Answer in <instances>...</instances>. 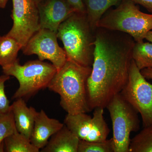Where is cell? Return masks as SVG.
I'll return each instance as SVG.
<instances>
[{
	"instance_id": "cell-25",
	"label": "cell",
	"mask_w": 152,
	"mask_h": 152,
	"mask_svg": "<svg viewBox=\"0 0 152 152\" xmlns=\"http://www.w3.org/2000/svg\"><path fill=\"white\" fill-rule=\"evenodd\" d=\"M142 75L146 79L152 80V68H146L141 70Z\"/></svg>"
},
{
	"instance_id": "cell-10",
	"label": "cell",
	"mask_w": 152,
	"mask_h": 152,
	"mask_svg": "<svg viewBox=\"0 0 152 152\" xmlns=\"http://www.w3.org/2000/svg\"><path fill=\"white\" fill-rule=\"evenodd\" d=\"M57 39V33L47 29H40L22 48L23 54L26 56L37 55L42 61L48 60L57 71L60 70L67 58L64 49L59 45Z\"/></svg>"
},
{
	"instance_id": "cell-4",
	"label": "cell",
	"mask_w": 152,
	"mask_h": 152,
	"mask_svg": "<svg viewBox=\"0 0 152 152\" xmlns=\"http://www.w3.org/2000/svg\"><path fill=\"white\" fill-rule=\"evenodd\" d=\"M96 27L125 33L135 42H141L152 30V14L142 12L132 0H122L115 8L104 14Z\"/></svg>"
},
{
	"instance_id": "cell-16",
	"label": "cell",
	"mask_w": 152,
	"mask_h": 152,
	"mask_svg": "<svg viewBox=\"0 0 152 152\" xmlns=\"http://www.w3.org/2000/svg\"><path fill=\"white\" fill-rule=\"evenodd\" d=\"M0 152H39L40 150L31 143L29 139L17 132L4 140Z\"/></svg>"
},
{
	"instance_id": "cell-17",
	"label": "cell",
	"mask_w": 152,
	"mask_h": 152,
	"mask_svg": "<svg viewBox=\"0 0 152 152\" xmlns=\"http://www.w3.org/2000/svg\"><path fill=\"white\" fill-rule=\"evenodd\" d=\"M22 48L21 45L13 38L7 35L0 36V66L3 67L15 62Z\"/></svg>"
},
{
	"instance_id": "cell-27",
	"label": "cell",
	"mask_w": 152,
	"mask_h": 152,
	"mask_svg": "<svg viewBox=\"0 0 152 152\" xmlns=\"http://www.w3.org/2000/svg\"><path fill=\"white\" fill-rule=\"evenodd\" d=\"M8 0H0V8L4 9L6 7Z\"/></svg>"
},
{
	"instance_id": "cell-19",
	"label": "cell",
	"mask_w": 152,
	"mask_h": 152,
	"mask_svg": "<svg viewBox=\"0 0 152 152\" xmlns=\"http://www.w3.org/2000/svg\"><path fill=\"white\" fill-rule=\"evenodd\" d=\"M129 152H152V126L143 127L131 139Z\"/></svg>"
},
{
	"instance_id": "cell-21",
	"label": "cell",
	"mask_w": 152,
	"mask_h": 152,
	"mask_svg": "<svg viewBox=\"0 0 152 152\" xmlns=\"http://www.w3.org/2000/svg\"><path fill=\"white\" fill-rule=\"evenodd\" d=\"M17 132L13 115L11 110L8 113L0 117V147L7 137Z\"/></svg>"
},
{
	"instance_id": "cell-3",
	"label": "cell",
	"mask_w": 152,
	"mask_h": 152,
	"mask_svg": "<svg viewBox=\"0 0 152 152\" xmlns=\"http://www.w3.org/2000/svg\"><path fill=\"white\" fill-rule=\"evenodd\" d=\"M57 36L62 42L67 60L80 65L92 66L95 31L86 14L75 12L71 15L60 25Z\"/></svg>"
},
{
	"instance_id": "cell-12",
	"label": "cell",
	"mask_w": 152,
	"mask_h": 152,
	"mask_svg": "<svg viewBox=\"0 0 152 152\" xmlns=\"http://www.w3.org/2000/svg\"><path fill=\"white\" fill-rule=\"evenodd\" d=\"M64 125L58 120L49 118L43 110H41L36 114L30 141L40 151L46 145L50 138Z\"/></svg>"
},
{
	"instance_id": "cell-2",
	"label": "cell",
	"mask_w": 152,
	"mask_h": 152,
	"mask_svg": "<svg viewBox=\"0 0 152 152\" xmlns=\"http://www.w3.org/2000/svg\"><path fill=\"white\" fill-rule=\"evenodd\" d=\"M91 70L92 66L80 65L67 60L50 82L48 88L59 95L60 105L67 114L91 111L87 83Z\"/></svg>"
},
{
	"instance_id": "cell-14",
	"label": "cell",
	"mask_w": 152,
	"mask_h": 152,
	"mask_svg": "<svg viewBox=\"0 0 152 152\" xmlns=\"http://www.w3.org/2000/svg\"><path fill=\"white\" fill-rule=\"evenodd\" d=\"M80 140L64 124L49 139L41 152H78Z\"/></svg>"
},
{
	"instance_id": "cell-28",
	"label": "cell",
	"mask_w": 152,
	"mask_h": 152,
	"mask_svg": "<svg viewBox=\"0 0 152 152\" xmlns=\"http://www.w3.org/2000/svg\"><path fill=\"white\" fill-rule=\"evenodd\" d=\"M33 1H34L38 5V4L42 2V1H43L44 0H33Z\"/></svg>"
},
{
	"instance_id": "cell-20",
	"label": "cell",
	"mask_w": 152,
	"mask_h": 152,
	"mask_svg": "<svg viewBox=\"0 0 152 152\" xmlns=\"http://www.w3.org/2000/svg\"><path fill=\"white\" fill-rule=\"evenodd\" d=\"M78 152H114L113 139L96 142L80 140Z\"/></svg>"
},
{
	"instance_id": "cell-23",
	"label": "cell",
	"mask_w": 152,
	"mask_h": 152,
	"mask_svg": "<svg viewBox=\"0 0 152 152\" xmlns=\"http://www.w3.org/2000/svg\"><path fill=\"white\" fill-rule=\"evenodd\" d=\"M77 12L86 14V7L83 0H65Z\"/></svg>"
},
{
	"instance_id": "cell-22",
	"label": "cell",
	"mask_w": 152,
	"mask_h": 152,
	"mask_svg": "<svg viewBox=\"0 0 152 152\" xmlns=\"http://www.w3.org/2000/svg\"><path fill=\"white\" fill-rule=\"evenodd\" d=\"M10 76L4 75L0 76V117L11 111V105L5 91V83Z\"/></svg>"
},
{
	"instance_id": "cell-9",
	"label": "cell",
	"mask_w": 152,
	"mask_h": 152,
	"mask_svg": "<svg viewBox=\"0 0 152 152\" xmlns=\"http://www.w3.org/2000/svg\"><path fill=\"white\" fill-rule=\"evenodd\" d=\"M104 110L103 108H96L92 117L86 113L67 114L64 124L80 140L88 142L105 140L110 129L104 118Z\"/></svg>"
},
{
	"instance_id": "cell-8",
	"label": "cell",
	"mask_w": 152,
	"mask_h": 152,
	"mask_svg": "<svg viewBox=\"0 0 152 152\" xmlns=\"http://www.w3.org/2000/svg\"><path fill=\"white\" fill-rule=\"evenodd\" d=\"M12 28L7 35L25 46L40 29L38 5L33 0H12Z\"/></svg>"
},
{
	"instance_id": "cell-6",
	"label": "cell",
	"mask_w": 152,
	"mask_h": 152,
	"mask_svg": "<svg viewBox=\"0 0 152 152\" xmlns=\"http://www.w3.org/2000/svg\"><path fill=\"white\" fill-rule=\"evenodd\" d=\"M106 108L112 121L114 152H129L131 133L140 129L139 113L120 93L111 100Z\"/></svg>"
},
{
	"instance_id": "cell-15",
	"label": "cell",
	"mask_w": 152,
	"mask_h": 152,
	"mask_svg": "<svg viewBox=\"0 0 152 152\" xmlns=\"http://www.w3.org/2000/svg\"><path fill=\"white\" fill-rule=\"evenodd\" d=\"M86 7L87 18L94 31L102 17L113 6L119 4L122 0H83Z\"/></svg>"
},
{
	"instance_id": "cell-5",
	"label": "cell",
	"mask_w": 152,
	"mask_h": 152,
	"mask_svg": "<svg viewBox=\"0 0 152 152\" xmlns=\"http://www.w3.org/2000/svg\"><path fill=\"white\" fill-rule=\"evenodd\" d=\"M2 69L4 75L15 77L19 82L18 88L12 99L29 98L48 88L57 72L53 64L39 59L29 61L22 65L18 59L10 65L3 67Z\"/></svg>"
},
{
	"instance_id": "cell-18",
	"label": "cell",
	"mask_w": 152,
	"mask_h": 152,
	"mask_svg": "<svg viewBox=\"0 0 152 152\" xmlns=\"http://www.w3.org/2000/svg\"><path fill=\"white\" fill-rule=\"evenodd\" d=\"M132 56L140 70L152 68V43L144 41L136 42L133 49Z\"/></svg>"
},
{
	"instance_id": "cell-1",
	"label": "cell",
	"mask_w": 152,
	"mask_h": 152,
	"mask_svg": "<svg viewBox=\"0 0 152 152\" xmlns=\"http://www.w3.org/2000/svg\"><path fill=\"white\" fill-rule=\"evenodd\" d=\"M135 43L127 34L97 28L91 72L87 83L91 110L105 108L126 86Z\"/></svg>"
},
{
	"instance_id": "cell-26",
	"label": "cell",
	"mask_w": 152,
	"mask_h": 152,
	"mask_svg": "<svg viewBox=\"0 0 152 152\" xmlns=\"http://www.w3.org/2000/svg\"><path fill=\"white\" fill-rule=\"evenodd\" d=\"M145 39L152 43V30H151L147 33L145 37Z\"/></svg>"
},
{
	"instance_id": "cell-11",
	"label": "cell",
	"mask_w": 152,
	"mask_h": 152,
	"mask_svg": "<svg viewBox=\"0 0 152 152\" xmlns=\"http://www.w3.org/2000/svg\"><path fill=\"white\" fill-rule=\"evenodd\" d=\"M40 29L57 33L60 25L77 12L65 0H44L38 4Z\"/></svg>"
},
{
	"instance_id": "cell-7",
	"label": "cell",
	"mask_w": 152,
	"mask_h": 152,
	"mask_svg": "<svg viewBox=\"0 0 152 152\" xmlns=\"http://www.w3.org/2000/svg\"><path fill=\"white\" fill-rule=\"evenodd\" d=\"M120 94L140 114L143 127L152 126V84L142 75L133 60L128 81Z\"/></svg>"
},
{
	"instance_id": "cell-13",
	"label": "cell",
	"mask_w": 152,
	"mask_h": 152,
	"mask_svg": "<svg viewBox=\"0 0 152 152\" xmlns=\"http://www.w3.org/2000/svg\"><path fill=\"white\" fill-rule=\"evenodd\" d=\"M11 110L17 131L30 140L37 112L34 108L28 107L22 98L14 101L11 104Z\"/></svg>"
},
{
	"instance_id": "cell-24",
	"label": "cell",
	"mask_w": 152,
	"mask_h": 152,
	"mask_svg": "<svg viewBox=\"0 0 152 152\" xmlns=\"http://www.w3.org/2000/svg\"><path fill=\"white\" fill-rule=\"evenodd\" d=\"M137 4L144 7L147 10L152 13V0H132Z\"/></svg>"
}]
</instances>
